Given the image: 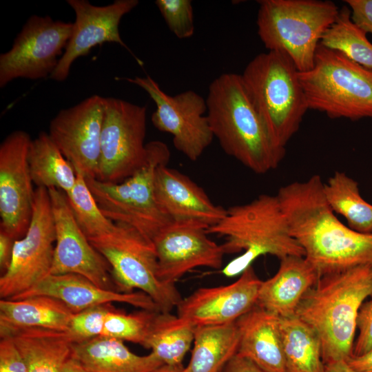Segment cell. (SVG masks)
<instances>
[{
	"instance_id": "cell-1",
	"label": "cell",
	"mask_w": 372,
	"mask_h": 372,
	"mask_svg": "<svg viewBox=\"0 0 372 372\" xmlns=\"http://www.w3.org/2000/svg\"><path fill=\"white\" fill-rule=\"evenodd\" d=\"M276 195L291 235L320 277L372 265V234L358 232L339 220L327 203L319 174L282 186Z\"/></svg>"
},
{
	"instance_id": "cell-2",
	"label": "cell",
	"mask_w": 372,
	"mask_h": 372,
	"mask_svg": "<svg viewBox=\"0 0 372 372\" xmlns=\"http://www.w3.org/2000/svg\"><path fill=\"white\" fill-rule=\"evenodd\" d=\"M207 116L223 151L257 174L276 169L286 149L276 147L240 74L224 73L209 85Z\"/></svg>"
},
{
	"instance_id": "cell-3",
	"label": "cell",
	"mask_w": 372,
	"mask_h": 372,
	"mask_svg": "<svg viewBox=\"0 0 372 372\" xmlns=\"http://www.w3.org/2000/svg\"><path fill=\"white\" fill-rule=\"evenodd\" d=\"M372 296V265L322 276L304 296L296 316L317 333L324 364L352 355L357 318Z\"/></svg>"
},
{
	"instance_id": "cell-4",
	"label": "cell",
	"mask_w": 372,
	"mask_h": 372,
	"mask_svg": "<svg viewBox=\"0 0 372 372\" xmlns=\"http://www.w3.org/2000/svg\"><path fill=\"white\" fill-rule=\"evenodd\" d=\"M209 235L223 236L225 254L244 253L222 272L227 276L242 273L262 255L279 260L304 256V251L290 232L277 195L261 194L251 201L227 209L225 216L207 229Z\"/></svg>"
},
{
	"instance_id": "cell-5",
	"label": "cell",
	"mask_w": 372,
	"mask_h": 372,
	"mask_svg": "<svg viewBox=\"0 0 372 372\" xmlns=\"http://www.w3.org/2000/svg\"><path fill=\"white\" fill-rule=\"evenodd\" d=\"M296 67L285 53L256 55L241 75L273 143L286 149L309 110Z\"/></svg>"
},
{
	"instance_id": "cell-6",
	"label": "cell",
	"mask_w": 372,
	"mask_h": 372,
	"mask_svg": "<svg viewBox=\"0 0 372 372\" xmlns=\"http://www.w3.org/2000/svg\"><path fill=\"white\" fill-rule=\"evenodd\" d=\"M258 3V34L265 48L286 54L299 72L310 70L323 34L338 17V6L320 0Z\"/></svg>"
},
{
	"instance_id": "cell-7",
	"label": "cell",
	"mask_w": 372,
	"mask_h": 372,
	"mask_svg": "<svg viewBox=\"0 0 372 372\" xmlns=\"http://www.w3.org/2000/svg\"><path fill=\"white\" fill-rule=\"evenodd\" d=\"M298 75L309 110L331 118H372V70L320 43L313 68Z\"/></svg>"
},
{
	"instance_id": "cell-8",
	"label": "cell",
	"mask_w": 372,
	"mask_h": 372,
	"mask_svg": "<svg viewBox=\"0 0 372 372\" xmlns=\"http://www.w3.org/2000/svg\"><path fill=\"white\" fill-rule=\"evenodd\" d=\"M148 158L132 176L118 183L85 178L102 213L112 221L130 226L152 241L172 220L157 203L154 192L156 168L167 164L170 152L160 141L147 143Z\"/></svg>"
},
{
	"instance_id": "cell-9",
	"label": "cell",
	"mask_w": 372,
	"mask_h": 372,
	"mask_svg": "<svg viewBox=\"0 0 372 372\" xmlns=\"http://www.w3.org/2000/svg\"><path fill=\"white\" fill-rule=\"evenodd\" d=\"M88 240L108 262L118 291H142L163 312H171L182 300L176 285H167L159 279L152 241L133 227L116 223L108 234Z\"/></svg>"
},
{
	"instance_id": "cell-10",
	"label": "cell",
	"mask_w": 372,
	"mask_h": 372,
	"mask_svg": "<svg viewBox=\"0 0 372 372\" xmlns=\"http://www.w3.org/2000/svg\"><path fill=\"white\" fill-rule=\"evenodd\" d=\"M147 107L104 97L101 154L96 178L118 183L132 176L148 158L145 144Z\"/></svg>"
},
{
	"instance_id": "cell-11",
	"label": "cell",
	"mask_w": 372,
	"mask_h": 372,
	"mask_svg": "<svg viewBox=\"0 0 372 372\" xmlns=\"http://www.w3.org/2000/svg\"><path fill=\"white\" fill-rule=\"evenodd\" d=\"M56 233L48 189L37 187L25 234L16 240L12 260L0 277V297L14 299L50 274Z\"/></svg>"
},
{
	"instance_id": "cell-12",
	"label": "cell",
	"mask_w": 372,
	"mask_h": 372,
	"mask_svg": "<svg viewBox=\"0 0 372 372\" xmlns=\"http://www.w3.org/2000/svg\"><path fill=\"white\" fill-rule=\"evenodd\" d=\"M125 79L143 88L154 101V126L170 134L176 149L187 158L198 160L214 138L205 115L206 99L193 90L169 95L149 76Z\"/></svg>"
},
{
	"instance_id": "cell-13",
	"label": "cell",
	"mask_w": 372,
	"mask_h": 372,
	"mask_svg": "<svg viewBox=\"0 0 372 372\" xmlns=\"http://www.w3.org/2000/svg\"><path fill=\"white\" fill-rule=\"evenodd\" d=\"M73 23L31 16L10 50L0 55V87L18 78L44 79L55 70L71 37Z\"/></svg>"
},
{
	"instance_id": "cell-14",
	"label": "cell",
	"mask_w": 372,
	"mask_h": 372,
	"mask_svg": "<svg viewBox=\"0 0 372 372\" xmlns=\"http://www.w3.org/2000/svg\"><path fill=\"white\" fill-rule=\"evenodd\" d=\"M205 224L197 220L172 221L153 238L159 279L176 282L197 267L220 269L226 254L221 245L212 240Z\"/></svg>"
},
{
	"instance_id": "cell-15",
	"label": "cell",
	"mask_w": 372,
	"mask_h": 372,
	"mask_svg": "<svg viewBox=\"0 0 372 372\" xmlns=\"http://www.w3.org/2000/svg\"><path fill=\"white\" fill-rule=\"evenodd\" d=\"M32 139L26 132L15 130L0 145V229L15 240L30 225L35 189L28 153Z\"/></svg>"
},
{
	"instance_id": "cell-16",
	"label": "cell",
	"mask_w": 372,
	"mask_h": 372,
	"mask_svg": "<svg viewBox=\"0 0 372 372\" xmlns=\"http://www.w3.org/2000/svg\"><path fill=\"white\" fill-rule=\"evenodd\" d=\"M48 190L56 233L50 274H79L99 287L118 291L108 262L78 225L66 194L56 188Z\"/></svg>"
},
{
	"instance_id": "cell-17",
	"label": "cell",
	"mask_w": 372,
	"mask_h": 372,
	"mask_svg": "<svg viewBox=\"0 0 372 372\" xmlns=\"http://www.w3.org/2000/svg\"><path fill=\"white\" fill-rule=\"evenodd\" d=\"M103 115L104 97L93 95L61 110L50 124V137L76 172L85 178H96Z\"/></svg>"
},
{
	"instance_id": "cell-18",
	"label": "cell",
	"mask_w": 372,
	"mask_h": 372,
	"mask_svg": "<svg viewBox=\"0 0 372 372\" xmlns=\"http://www.w3.org/2000/svg\"><path fill=\"white\" fill-rule=\"evenodd\" d=\"M75 12L71 37L62 56L50 77L65 81L73 62L87 55L90 50L104 43H116L134 56L122 40L119 24L122 17L138 4L137 0H116L105 6H96L87 0H68Z\"/></svg>"
},
{
	"instance_id": "cell-19",
	"label": "cell",
	"mask_w": 372,
	"mask_h": 372,
	"mask_svg": "<svg viewBox=\"0 0 372 372\" xmlns=\"http://www.w3.org/2000/svg\"><path fill=\"white\" fill-rule=\"evenodd\" d=\"M262 282L251 265L231 284L201 287L182 298L177 315L196 327L236 322L256 305Z\"/></svg>"
},
{
	"instance_id": "cell-20",
	"label": "cell",
	"mask_w": 372,
	"mask_h": 372,
	"mask_svg": "<svg viewBox=\"0 0 372 372\" xmlns=\"http://www.w3.org/2000/svg\"><path fill=\"white\" fill-rule=\"evenodd\" d=\"M167 165L156 168L154 178L156 199L165 214L172 221L197 220L209 227L218 224L227 209L214 204L202 187Z\"/></svg>"
},
{
	"instance_id": "cell-21",
	"label": "cell",
	"mask_w": 372,
	"mask_h": 372,
	"mask_svg": "<svg viewBox=\"0 0 372 372\" xmlns=\"http://www.w3.org/2000/svg\"><path fill=\"white\" fill-rule=\"evenodd\" d=\"M47 296L63 302L74 313L107 303L121 302L136 308L158 311L153 300L140 291L121 292L97 286L75 273L49 274L30 290L12 300Z\"/></svg>"
},
{
	"instance_id": "cell-22",
	"label": "cell",
	"mask_w": 372,
	"mask_h": 372,
	"mask_svg": "<svg viewBox=\"0 0 372 372\" xmlns=\"http://www.w3.org/2000/svg\"><path fill=\"white\" fill-rule=\"evenodd\" d=\"M319 278L317 271L304 256L285 257L280 260L277 272L262 280L256 306L279 318L295 316L302 298Z\"/></svg>"
},
{
	"instance_id": "cell-23",
	"label": "cell",
	"mask_w": 372,
	"mask_h": 372,
	"mask_svg": "<svg viewBox=\"0 0 372 372\" xmlns=\"http://www.w3.org/2000/svg\"><path fill=\"white\" fill-rule=\"evenodd\" d=\"M236 354L266 372H287L280 330V318L255 306L238 318Z\"/></svg>"
},
{
	"instance_id": "cell-24",
	"label": "cell",
	"mask_w": 372,
	"mask_h": 372,
	"mask_svg": "<svg viewBox=\"0 0 372 372\" xmlns=\"http://www.w3.org/2000/svg\"><path fill=\"white\" fill-rule=\"evenodd\" d=\"M72 357L87 372H151L163 364L152 352L139 355L123 341L103 336L73 343Z\"/></svg>"
},
{
	"instance_id": "cell-25",
	"label": "cell",
	"mask_w": 372,
	"mask_h": 372,
	"mask_svg": "<svg viewBox=\"0 0 372 372\" xmlns=\"http://www.w3.org/2000/svg\"><path fill=\"white\" fill-rule=\"evenodd\" d=\"M12 338L27 364L28 372H59L72 356L74 340L68 331L40 328L0 330Z\"/></svg>"
},
{
	"instance_id": "cell-26",
	"label": "cell",
	"mask_w": 372,
	"mask_h": 372,
	"mask_svg": "<svg viewBox=\"0 0 372 372\" xmlns=\"http://www.w3.org/2000/svg\"><path fill=\"white\" fill-rule=\"evenodd\" d=\"M74 313L61 300L47 296L0 300V330L40 328L67 331Z\"/></svg>"
},
{
	"instance_id": "cell-27",
	"label": "cell",
	"mask_w": 372,
	"mask_h": 372,
	"mask_svg": "<svg viewBox=\"0 0 372 372\" xmlns=\"http://www.w3.org/2000/svg\"><path fill=\"white\" fill-rule=\"evenodd\" d=\"M238 343L236 322L196 327L192 355L185 372H221L236 354Z\"/></svg>"
},
{
	"instance_id": "cell-28",
	"label": "cell",
	"mask_w": 372,
	"mask_h": 372,
	"mask_svg": "<svg viewBox=\"0 0 372 372\" xmlns=\"http://www.w3.org/2000/svg\"><path fill=\"white\" fill-rule=\"evenodd\" d=\"M195 329L196 326L177 314L158 311L143 347L150 349L163 364L183 366L184 357L194 342Z\"/></svg>"
},
{
	"instance_id": "cell-29",
	"label": "cell",
	"mask_w": 372,
	"mask_h": 372,
	"mask_svg": "<svg viewBox=\"0 0 372 372\" xmlns=\"http://www.w3.org/2000/svg\"><path fill=\"white\" fill-rule=\"evenodd\" d=\"M28 163L37 187L56 188L70 192L76 180L73 165L65 158L48 133L41 132L31 142Z\"/></svg>"
},
{
	"instance_id": "cell-30",
	"label": "cell",
	"mask_w": 372,
	"mask_h": 372,
	"mask_svg": "<svg viewBox=\"0 0 372 372\" xmlns=\"http://www.w3.org/2000/svg\"><path fill=\"white\" fill-rule=\"evenodd\" d=\"M287 372H325L322 344L314 330L296 315L280 318Z\"/></svg>"
},
{
	"instance_id": "cell-31",
	"label": "cell",
	"mask_w": 372,
	"mask_h": 372,
	"mask_svg": "<svg viewBox=\"0 0 372 372\" xmlns=\"http://www.w3.org/2000/svg\"><path fill=\"white\" fill-rule=\"evenodd\" d=\"M323 193L331 210L342 216L349 227L360 233L372 234V205L362 197L356 180L336 171L323 183Z\"/></svg>"
},
{
	"instance_id": "cell-32",
	"label": "cell",
	"mask_w": 372,
	"mask_h": 372,
	"mask_svg": "<svg viewBox=\"0 0 372 372\" xmlns=\"http://www.w3.org/2000/svg\"><path fill=\"white\" fill-rule=\"evenodd\" d=\"M366 34L353 22L350 8L344 6L340 8L335 21L323 34L320 43L372 70V43Z\"/></svg>"
},
{
	"instance_id": "cell-33",
	"label": "cell",
	"mask_w": 372,
	"mask_h": 372,
	"mask_svg": "<svg viewBox=\"0 0 372 372\" xmlns=\"http://www.w3.org/2000/svg\"><path fill=\"white\" fill-rule=\"evenodd\" d=\"M76 172V180L66 194L73 215L88 239L108 234L116 223L107 218L98 206L85 176Z\"/></svg>"
},
{
	"instance_id": "cell-34",
	"label": "cell",
	"mask_w": 372,
	"mask_h": 372,
	"mask_svg": "<svg viewBox=\"0 0 372 372\" xmlns=\"http://www.w3.org/2000/svg\"><path fill=\"white\" fill-rule=\"evenodd\" d=\"M158 311L141 309L127 313L114 306L105 316L101 336L143 347L152 322Z\"/></svg>"
},
{
	"instance_id": "cell-35",
	"label": "cell",
	"mask_w": 372,
	"mask_h": 372,
	"mask_svg": "<svg viewBox=\"0 0 372 372\" xmlns=\"http://www.w3.org/2000/svg\"><path fill=\"white\" fill-rule=\"evenodd\" d=\"M158 8L169 30L178 39L194 34V12L190 0H156Z\"/></svg>"
},
{
	"instance_id": "cell-36",
	"label": "cell",
	"mask_w": 372,
	"mask_h": 372,
	"mask_svg": "<svg viewBox=\"0 0 372 372\" xmlns=\"http://www.w3.org/2000/svg\"><path fill=\"white\" fill-rule=\"evenodd\" d=\"M113 307L112 303H107L74 313L67 331L74 342H81L101 336L105 316Z\"/></svg>"
},
{
	"instance_id": "cell-37",
	"label": "cell",
	"mask_w": 372,
	"mask_h": 372,
	"mask_svg": "<svg viewBox=\"0 0 372 372\" xmlns=\"http://www.w3.org/2000/svg\"><path fill=\"white\" fill-rule=\"evenodd\" d=\"M359 333L353 345V355L364 354L372 349V300L364 302L358 312Z\"/></svg>"
},
{
	"instance_id": "cell-38",
	"label": "cell",
	"mask_w": 372,
	"mask_h": 372,
	"mask_svg": "<svg viewBox=\"0 0 372 372\" xmlns=\"http://www.w3.org/2000/svg\"><path fill=\"white\" fill-rule=\"evenodd\" d=\"M0 337V372H28L25 360L12 338Z\"/></svg>"
},
{
	"instance_id": "cell-39",
	"label": "cell",
	"mask_w": 372,
	"mask_h": 372,
	"mask_svg": "<svg viewBox=\"0 0 372 372\" xmlns=\"http://www.w3.org/2000/svg\"><path fill=\"white\" fill-rule=\"evenodd\" d=\"M353 22L365 33L372 34V0H346Z\"/></svg>"
},
{
	"instance_id": "cell-40",
	"label": "cell",
	"mask_w": 372,
	"mask_h": 372,
	"mask_svg": "<svg viewBox=\"0 0 372 372\" xmlns=\"http://www.w3.org/2000/svg\"><path fill=\"white\" fill-rule=\"evenodd\" d=\"M15 239L0 229V270L4 273L10 266Z\"/></svg>"
},
{
	"instance_id": "cell-41",
	"label": "cell",
	"mask_w": 372,
	"mask_h": 372,
	"mask_svg": "<svg viewBox=\"0 0 372 372\" xmlns=\"http://www.w3.org/2000/svg\"><path fill=\"white\" fill-rule=\"evenodd\" d=\"M221 372H266L250 360L236 354Z\"/></svg>"
},
{
	"instance_id": "cell-42",
	"label": "cell",
	"mask_w": 372,
	"mask_h": 372,
	"mask_svg": "<svg viewBox=\"0 0 372 372\" xmlns=\"http://www.w3.org/2000/svg\"><path fill=\"white\" fill-rule=\"evenodd\" d=\"M356 372H372V349L360 355H351L346 360Z\"/></svg>"
},
{
	"instance_id": "cell-43",
	"label": "cell",
	"mask_w": 372,
	"mask_h": 372,
	"mask_svg": "<svg viewBox=\"0 0 372 372\" xmlns=\"http://www.w3.org/2000/svg\"><path fill=\"white\" fill-rule=\"evenodd\" d=\"M325 372H356L347 362L340 360L325 364Z\"/></svg>"
},
{
	"instance_id": "cell-44",
	"label": "cell",
	"mask_w": 372,
	"mask_h": 372,
	"mask_svg": "<svg viewBox=\"0 0 372 372\" xmlns=\"http://www.w3.org/2000/svg\"><path fill=\"white\" fill-rule=\"evenodd\" d=\"M59 372H87L85 368L72 356L65 362Z\"/></svg>"
},
{
	"instance_id": "cell-45",
	"label": "cell",
	"mask_w": 372,
	"mask_h": 372,
	"mask_svg": "<svg viewBox=\"0 0 372 372\" xmlns=\"http://www.w3.org/2000/svg\"><path fill=\"white\" fill-rule=\"evenodd\" d=\"M151 372H185L183 366H172L163 364Z\"/></svg>"
}]
</instances>
